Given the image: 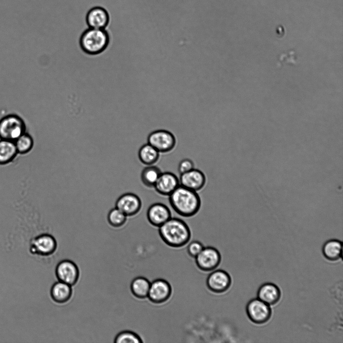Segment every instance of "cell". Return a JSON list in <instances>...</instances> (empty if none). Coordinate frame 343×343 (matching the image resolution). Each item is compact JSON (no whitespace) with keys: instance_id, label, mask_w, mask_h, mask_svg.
<instances>
[{"instance_id":"cell-1","label":"cell","mask_w":343,"mask_h":343,"mask_svg":"<svg viewBox=\"0 0 343 343\" xmlns=\"http://www.w3.org/2000/svg\"><path fill=\"white\" fill-rule=\"evenodd\" d=\"M172 208L179 215L185 217L195 215L201 206V199L197 191L179 185L169 196Z\"/></svg>"},{"instance_id":"cell-2","label":"cell","mask_w":343,"mask_h":343,"mask_svg":"<svg viewBox=\"0 0 343 343\" xmlns=\"http://www.w3.org/2000/svg\"><path fill=\"white\" fill-rule=\"evenodd\" d=\"M159 234L165 244L173 248L185 246L191 238V231L187 224L177 217H171L159 226Z\"/></svg>"},{"instance_id":"cell-3","label":"cell","mask_w":343,"mask_h":343,"mask_svg":"<svg viewBox=\"0 0 343 343\" xmlns=\"http://www.w3.org/2000/svg\"><path fill=\"white\" fill-rule=\"evenodd\" d=\"M109 42L110 36L106 29L91 28H88L82 32L79 41L81 50L89 55L102 53Z\"/></svg>"},{"instance_id":"cell-4","label":"cell","mask_w":343,"mask_h":343,"mask_svg":"<svg viewBox=\"0 0 343 343\" xmlns=\"http://www.w3.org/2000/svg\"><path fill=\"white\" fill-rule=\"evenodd\" d=\"M26 132L25 122L18 115L9 114L0 119V139L15 142Z\"/></svg>"},{"instance_id":"cell-5","label":"cell","mask_w":343,"mask_h":343,"mask_svg":"<svg viewBox=\"0 0 343 343\" xmlns=\"http://www.w3.org/2000/svg\"><path fill=\"white\" fill-rule=\"evenodd\" d=\"M147 143L155 148L160 153L170 152L175 147L176 140L175 136L166 130H157L148 136Z\"/></svg>"},{"instance_id":"cell-6","label":"cell","mask_w":343,"mask_h":343,"mask_svg":"<svg viewBox=\"0 0 343 343\" xmlns=\"http://www.w3.org/2000/svg\"><path fill=\"white\" fill-rule=\"evenodd\" d=\"M57 248V242L51 235H39L30 242L29 250L34 255L40 256H48L53 254Z\"/></svg>"},{"instance_id":"cell-7","label":"cell","mask_w":343,"mask_h":343,"mask_svg":"<svg viewBox=\"0 0 343 343\" xmlns=\"http://www.w3.org/2000/svg\"><path fill=\"white\" fill-rule=\"evenodd\" d=\"M198 268L203 271L209 272L215 270L219 265L221 256L219 251L212 247H204L195 258Z\"/></svg>"},{"instance_id":"cell-8","label":"cell","mask_w":343,"mask_h":343,"mask_svg":"<svg viewBox=\"0 0 343 343\" xmlns=\"http://www.w3.org/2000/svg\"><path fill=\"white\" fill-rule=\"evenodd\" d=\"M246 310L249 318L257 324L266 322L271 316V310L269 305L259 298L250 301L247 304Z\"/></svg>"},{"instance_id":"cell-9","label":"cell","mask_w":343,"mask_h":343,"mask_svg":"<svg viewBox=\"0 0 343 343\" xmlns=\"http://www.w3.org/2000/svg\"><path fill=\"white\" fill-rule=\"evenodd\" d=\"M172 288L170 283L163 279H156L150 283L148 295L149 300L155 304L166 302L171 297Z\"/></svg>"},{"instance_id":"cell-10","label":"cell","mask_w":343,"mask_h":343,"mask_svg":"<svg viewBox=\"0 0 343 343\" xmlns=\"http://www.w3.org/2000/svg\"><path fill=\"white\" fill-rule=\"evenodd\" d=\"M56 277L59 281L72 286L78 281L79 272L76 265L69 260L59 262L55 270Z\"/></svg>"},{"instance_id":"cell-11","label":"cell","mask_w":343,"mask_h":343,"mask_svg":"<svg viewBox=\"0 0 343 343\" xmlns=\"http://www.w3.org/2000/svg\"><path fill=\"white\" fill-rule=\"evenodd\" d=\"M231 282V276L226 271L222 270H214L208 276L206 283L207 288L211 292L222 293L230 288Z\"/></svg>"},{"instance_id":"cell-12","label":"cell","mask_w":343,"mask_h":343,"mask_svg":"<svg viewBox=\"0 0 343 343\" xmlns=\"http://www.w3.org/2000/svg\"><path fill=\"white\" fill-rule=\"evenodd\" d=\"M108 11L100 6L91 8L87 12L85 22L88 28L106 29L110 22Z\"/></svg>"},{"instance_id":"cell-13","label":"cell","mask_w":343,"mask_h":343,"mask_svg":"<svg viewBox=\"0 0 343 343\" xmlns=\"http://www.w3.org/2000/svg\"><path fill=\"white\" fill-rule=\"evenodd\" d=\"M116 207L127 216H131L140 211L142 207V201L136 194L126 193L118 198L116 203Z\"/></svg>"},{"instance_id":"cell-14","label":"cell","mask_w":343,"mask_h":343,"mask_svg":"<svg viewBox=\"0 0 343 343\" xmlns=\"http://www.w3.org/2000/svg\"><path fill=\"white\" fill-rule=\"evenodd\" d=\"M179 180L180 185L195 191L201 190L206 183L204 174L195 168L181 174Z\"/></svg>"},{"instance_id":"cell-15","label":"cell","mask_w":343,"mask_h":343,"mask_svg":"<svg viewBox=\"0 0 343 343\" xmlns=\"http://www.w3.org/2000/svg\"><path fill=\"white\" fill-rule=\"evenodd\" d=\"M180 185L179 178L170 172H162L154 187L159 194L169 196Z\"/></svg>"},{"instance_id":"cell-16","label":"cell","mask_w":343,"mask_h":343,"mask_svg":"<svg viewBox=\"0 0 343 343\" xmlns=\"http://www.w3.org/2000/svg\"><path fill=\"white\" fill-rule=\"evenodd\" d=\"M147 217L152 225L159 227L171 217V212L167 205L157 202L148 208Z\"/></svg>"},{"instance_id":"cell-17","label":"cell","mask_w":343,"mask_h":343,"mask_svg":"<svg viewBox=\"0 0 343 343\" xmlns=\"http://www.w3.org/2000/svg\"><path fill=\"white\" fill-rule=\"evenodd\" d=\"M280 296L281 293L279 288L271 283L263 284L258 291V298L268 305H273L277 303Z\"/></svg>"},{"instance_id":"cell-18","label":"cell","mask_w":343,"mask_h":343,"mask_svg":"<svg viewBox=\"0 0 343 343\" xmlns=\"http://www.w3.org/2000/svg\"><path fill=\"white\" fill-rule=\"evenodd\" d=\"M72 293L71 286L59 281L53 285L50 290L52 299L59 303H63L69 300Z\"/></svg>"},{"instance_id":"cell-19","label":"cell","mask_w":343,"mask_h":343,"mask_svg":"<svg viewBox=\"0 0 343 343\" xmlns=\"http://www.w3.org/2000/svg\"><path fill=\"white\" fill-rule=\"evenodd\" d=\"M18 154L14 142L0 139V165L11 163L15 159Z\"/></svg>"},{"instance_id":"cell-20","label":"cell","mask_w":343,"mask_h":343,"mask_svg":"<svg viewBox=\"0 0 343 343\" xmlns=\"http://www.w3.org/2000/svg\"><path fill=\"white\" fill-rule=\"evenodd\" d=\"M159 156L160 153L148 143L143 145L138 152L139 160L147 166L156 163L159 160Z\"/></svg>"},{"instance_id":"cell-21","label":"cell","mask_w":343,"mask_h":343,"mask_svg":"<svg viewBox=\"0 0 343 343\" xmlns=\"http://www.w3.org/2000/svg\"><path fill=\"white\" fill-rule=\"evenodd\" d=\"M151 282L144 277H138L131 283V290L133 294L138 298L148 297Z\"/></svg>"},{"instance_id":"cell-22","label":"cell","mask_w":343,"mask_h":343,"mask_svg":"<svg viewBox=\"0 0 343 343\" xmlns=\"http://www.w3.org/2000/svg\"><path fill=\"white\" fill-rule=\"evenodd\" d=\"M342 249V245L341 242L336 240H331L324 244L322 252L326 259L335 261L341 258Z\"/></svg>"},{"instance_id":"cell-23","label":"cell","mask_w":343,"mask_h":343,"mask_svg":"<svg viewBox=\"0 0 343 343\" xmlns=\"http://www.w3.org/2000/svg\"><path fill=\"white\" fill-rule=\"evenodd\" d=\"M161 173V169L158 167L153 165L148 166L141 172V181L145 186L154 187Z\"/></svg>"},{"instance_id":"cell-24","label":"cell","mask_w":343,"mask_h":343,"mask_svg":"<svg viewBox=\"0 0 343 343\" xmlns=\"http://www.w3.org/2000/svg\"><path fill=\"white\" fill-rule=\"evenodd\" d=\"M14 142L18 154H21L29 153L34 145L33 138L26 132L19 137Z\"/></svg>"},{"instance_id":"cell-25","label":"cell","mask_w":343,"mask_h":343,"mask_svg":"<svg viewBox=\"0 0 343 343\" xmlns=\"http://www.w3.org/2000/svg\"><path fill=\"white\" fill-rule=\"evenodd\" d=\"M127 216L120 209L115 207L111 209L107 215L109 223L112 226L119 227L123 225L126 220Z\"/></svg>"},{"instance_id":"cell-26","label":"cell","mask_w":343,"mask_h":343,"mask_svg":"<svg viewBox=\"0 0 343 343\" xmlns=\"http://www.w3.org/2000/svg\"><path fill=\"white\" fill-rule=\"evenodd\" d=\"M116 343H141L143 340L141 337L134 332L124 331L119 333L115 339Z\"/></svg>"},{"instance_id":"cell-27","label":"cell","mask_w":343,"mask_h":343,"mask_svg":"<svg viewBox=\"0 0 343 343\" xmlns=\"http://www.w3.org/2000/svg\"><path fill=\"white\" fill-rule=\"evenodd\" d=\"M204 246L201 243L194 241L190 243L187 247V252L190 256L195 258L201 252Z\"/></svg>"},{"instance_id":"cell-28","label":"cell","mask_w":343,"mask_h":343,"mask_svg":"<svg viewBox=\"0 0 343 343\" xmlns=\"http://www.w3.org/2000/svg\"><path fill=\"white\" fill-rule=\"evenodd\" d=\"M194 168L193 162L188 158L183 159L178 165V171L180 174L188 172Z\"/></svg>"},{"instance_id":"cell-29","label":"cell","mask_w":343,"mask_h":343,"mask_svg":"<svg viewBox=\"0 0 343 343\" xmlns=\"http://www.w3.org/2000/svg\"><path fill=\"white\" fill-rule=\"evenodd\" d=\"M296 53L291 51L285 54H282L278 59V66H281L284 63H291L294 64L296 62Z\"/></svg>"}]
</instances>
